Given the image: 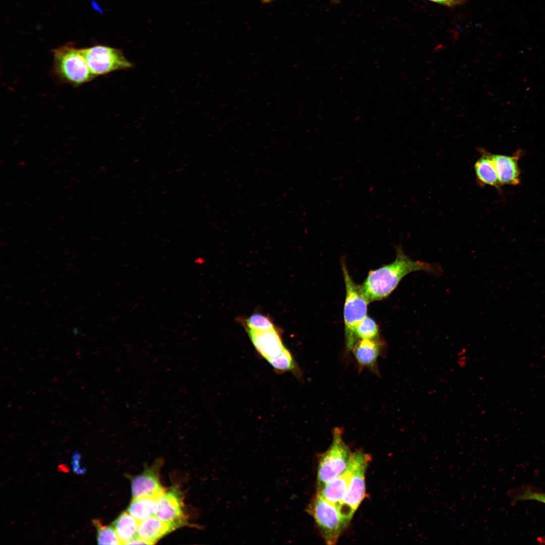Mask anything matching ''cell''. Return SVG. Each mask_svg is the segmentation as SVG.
I'll list each match as a JSON object with an SVG mask.
<instances>
[{
	"label": "cell",
	"mask_w": 545,
	"mask_h": 545,
	"mask_svg": "<svg viewBox=\"0 0 545 545\" xmlns=\"http://www.w3.org/2000/svg\"><path fill=\"white\" fill-rule=\"evenodd\" d=\"M396 256L390 264L369 271L360 286L364 297L370 302L388 297L407 275L423 270L433 275H440L441 267L435 264L414 261L404 252L401 245L396 247Z\"/></svg>",
	"instance_id": "6da1fadb"
},
{
	"label": "cell",
	"mask_w": 545,
	"mask_h": 545,
	"mask_svg": "<svg viewBox=\"0 0 545 545\" xmlns=\"http://www.w3.org/2000/svg\"><path fill=\"white\" fill-rule=\"evenodd\" d=\"M52 73L60 81L77 86L92 80L91 72L82 49L66 44L53 50Z\"/></svg>",
	"instance_id": "7a4b0ae2"
},
{
	"label": "cell",
	"mask_w": 545,
	"mask_h": 545,
	"mask_svg": "<svg viewBox=\"0 0 545 545\" xmlns=\"http://www.w3.org/2000/svg\"><path fill=\"white\" fill-rule=\"evenodd\" d=\"M342 267L346 288L344 306L345 345L348 351H352L359 339L356 328L359 323L367 316L369 302L361 291L360 286L353 281L345 262Z\"/></svg>",
	"instance_id": "3957f363"
},
{
	"label": "cell",
	"mask_w": 545,
	"mask_h": 545,
	"mask_svg": "<svg viewBox=\"0 0 545 545\" xmlns=\"http://www.w3.org/2000/svg\"><path fill=\"white\" fill-rule=\"evenodd\" d=\"M352 453L343 440L342 431L336 428L331 445L320 457L318 467L316 489L320 492L346 468Z\"/></svg>",
	"instance_id": "277c9868"
},
{
	"label": "cell",
	"mask_w": 545,
	"mask_h": 545,
	"mask_svg": "<svg viewBox=\"0 0 545 545\" xmlns=\"http://www.w3.org/2000/svg\"><path fill=\"white\" fill-rule=\"evenodd\" d=\"M314 518L326 543L333 545L338 541L343 530L348 525L343 519L337 506L316 493L307 508Z\"/></svg>",
	"instance_id": "5b68a950"
},
{
	"label": "cell",
	"mask_w": 545,
	"mask_h": 545,
	"mask_svg": "<svg viewBox=\"0 0 545 545\" xmlns=\"http://www.w3.org/2000/svg\"><path fill=\"white\" fill-rule=\"evenodd\" d=\"M88 66L95 76L133 68V64L120 49L102 45L82 48Z\"/></svg>",
	"instance_id": "8992f818"
},
{
	"label": "cell",
	"mask_w": 545,
	"mask_h": 545,
	"mask_svg": "<svg viewBox=\"0 0 545 545\" xmlns=\"http://www.w3.org/2000/svg\"><path fill=\"white\" fill-rule=\"evenodd\" d=\"M371 457L368 454L361 451L352 453L345 470L320 492L317 493L337 507L345 495L354 474L360 466L369 463Z\"/></svg>",
	"instance_id": "52a82bcc"
},
{
	"label": "cell",
	"mask_w": 545,
	"mask_h": 545,
	"mask_svg": "<svg viewBox=\"0 0 545 545\" xmlns=\"http://www.w3.org/2000/svg\"><path fill=\"white\" fill-rule=\"evenodd\" d=\"M156 516L167 523L173 530L186 524L183 497L178 487L165 489L158 497Z\"/></svg>",
	"instance_id": "ba28073f"
},
{
	"label": "cell",
	"mask_w": 545,
	"mask_h": 545,
	"mask_svg": "<svg viewBox=\"0 0 545 545\" xmlns=\"http://www.w3.org/2000/svg\"><path fill=\"white\" fill-rule=\"evenodd\" d=\"M368 463L362 465L354 474L345 495L337 506L342 517L348 524L364 498L365 474Z\"/></svg>",
	"instance_id": "9c48e42d"
},
{
	"label": "cell",
	"mask_w": 545,
	"mask_h": 545,
	"mask_svg": "<svg viewBox=\"0 0 545 545\" xmlns=\"http://www.w3.org/2000/svg\"><path fill=\"white\" fill-rule=\"evenodd\" d=\"M246 330L256 351L267 361L279 355L286 348L276 328L266 331Z\"/></svg>",
	"instance_id": "30bf717a"
},
{
	"label": "cell",
	"mask_w": 545,
	"mask_h": 545,
	"mask_svg": "<svg viewBox=\"0 0 545 545\" xmlns=\"http://www.w3.org/2000/svg\"><path fill=\"white\" fill-rule=\"evenodd\" d=\"M160 463L157 462L133 478L131 483L133 498L144 497L158 498L164 492L159 476Z\"/></svg>",
	"instance_id": "8fae6325"
},
{
	"label": "cell",
	"mask_w": 545,
	"mask_h": 545,
	"mask_svg": "<svg viewBox=\"0 0 545 545\" xmlns=\"http://www.w3.org/2000/svg\"><path fill=\"white\" fill-rule=\"evenodd\" d=\"M382 347L383 343L379 339H359L352 351L360 367L376 372Z\"/></svg>",
	"instance_id": "7c38bea8"
},
{
	"label": "cell",
	"mask_w": 545,
	"mask_h": 545,
	"mask_svg": "<svg viewBox=\"0 0 545 545\" xmlns=\"http://www.w3.org/2000/svg\"><path fill=\"white\" fill-rule=\"evenodd\" d=\"M499 181L502 185H516L519 182L518 155L491 154Z\"/></svg>",
	"instance_id": "4fadbf2b"
},
{
	"label": "cell",
	"mask_w": 545,
	"mask_h": 545,
	"mask_svg": "<svg viewBox=\"0 0 545 545\" xmlns=\"http://www.w3.org/2000/svg\"><path fill=\"white\" fill-rule=\"evenodd\" d=\"M172 530L167 523L156 515L152 516L139 521L137 536L148 544H152Z\"/></svg>",
	"instance_id": "5bb4252c"
},
{
	"label": "cell",
	"mask_w": 545,
	"mask_h": 545,
	"mask_svg": "<svg viewBox=\"0 0 545 545\" xmlns=\"http://www.w3.org/2000/svg\"><path fill=\"white\" fill-rule=\"evenodd\" d=\"M474 168L477 182L480 185H488L499 187L502 185L499 181L491 154L484 152L475 162Z\"/></svg>",
	"instance_id": "9a60e30c"
},
{
	"label": "cell",
	"mask_w": 545,
	"mask_h": 545,
	"mask_svg": "<svg viewBox=\"0 0 545 545\" xmlns=\"http://www.w3.org/2000/svg\"><path fill=\"white\" fill-rule=\"evenodd\" d=\"M139 521L128 512L122 513L113 523V526L121 544L127 543L137 537Z\"/></svg>",
	"instance_id": "2e32d148"
},
{
	"label": "cell",
	"mask_w": 545,
	"mask_h": 545,
	"mask_svg": "<svg viewBox=\"0 0 545 545\" xmlns=\"http://www.w3.org/2000/svg\"><path fill=\"white\" fill-rule=\"evenodd\" d=\"M158 498L154 497L133 498L128 507V512L139 521L156 515L158 509Z\"/></svg>",
	"instance_id": "e0dca14e"
},
{
	"label": "cell",
	"mask_w": 545,
	"mask_h": 545,
	"mask_svg": "<svg viewBox=\"0 0 545 545\" xmlns=\"http://www.w3.org/2000/svg\"><path fill=\"white\" fill-rule=\"evenodd\" d=\"M275 371L283 373L290 371L296 377L301 376V372L290 351L286 348L279 355L267 361Z\"/></svg>",
	"instance_id": "ac0fdd59"
},
{
	"label": "cell",
	"mask_w": 545,
	"mask_h": 545,
	"mask_svg": "<svg viewBox=\"0 0 545 545\" xmlns=\"http://www.w3.org/2000/svg\"><path fill=\"white\" fill-rule=\"evenodd\" d=\"M97 529V541L98 544H121L113 526L103 525L97 519L92 520Z\"/></svg>",
	"instance_id": "d6986e66"
},
{
	"label": "cell",
	"mask_w": 545,
	"mask_h": 545,
	"mask_svg": "<svg viewBox=\"0 0 545 545\" xmlns=\"http://www.w3.org/2000/svg\"><path fill=\"white\" fill-rule=\"evenodd\" d=\"M357 336L359 339H379V329L375 321L366 316L358 324Z\"/></svg>",
	"instance_id": "ffe728a7"
},
{
	"label": "cell",
	"mask_w": 545,
	"mask_h": 545,
	"mask_svg": "<svg viewBox=\"0 0 545 545\" xmlns=\"http://www.w3.org/2000/svg\"><path fill=\"white\" fill-rule=\"evenodd\" d=\"M246 328L256 331H266L275 328L267 316L259 313L250 316L246 320Z\"/></svg>",
	"instance_id": "44dd1931"
},
{
	"label": "cell",
	"mask_w": 545,
	"mask_h": 545,
	"mask_svg": "<svg viewBox=\"0 0 545 545\" xmlns=\"http://www.w3.org/2000/svg\"><path fill=\"white\" fill-rule=\"evenodd\" d=\"M518 500H533L545 504V493L525 489L516 496Z\"/></svg>",
	"instance_id": "7402d4cb"
},
{
	"label": "cell",
	"mask_w": 545,
	"mask_h": 545,
	"mask_svg": "<svg viewBox=\"0 0 545 545\" xmlns=\"http://www.w3.org/2000/svg\"><path fill=\"white\" fill-rule=\"evenodd\" d=\"M468 361V356L465 351L460 352L457 355V364L461 368H465Z\"/></svg>",
	"instance_id": "603a6c76"
},
{
	"label": "cell",
	"mask_w": 545,
	"mask_h": 545,
	"mask_svg": "<svg viewBox=\"0 0 545 545\" xmlns=\"http://www.w3.org/2000/svg\"><path fill=\"white\" fill-rule=\"evenodd\" d=\"M447 6H454L460 4L464 0H429Z\"/></svg>",
	"instance_id": "cb8c5ba5"
},
{
	"label": "cell",
	"mask_w": 545,
	"mask_h": 545,
	"mask_svg": "<svg viewBox=\"0 0 545 545\" xmlns=\"http://www.w3.org/2000/svg\"><path fill=\"white\" fill-rule=\"evenodd\" d=\"M148 544L147 542L139 538L138 536L129 541L127 544Z\"/></svg>",
	"instance_id": "d4e9b609"
},
{
	"label": "cell",
	"mask_w": 545,
	"mask_h": 545,
	"mask_svg": "<svg viewBox=\"0 0 545 545\" xmlns=\"http://www.w3.org/2000/svg\"><path fill=\"white\" fill-rule=\"evenodd\" d=\"M275 0H261L263 4L271 3Z\"/></svg>",
	"instance_id": "484cf974"
},
{
	"label": "cell",
	"mask_w": 545,
	"mask_h": 545,
	"mask_svg": "<svg viewBox=\"0 0 545 545\" xmlns=\"http://www.w3.org/2000/svg\"><path fill=\"white\" fill-rule=\"evenodd\" d=\"M332 1H334L335 2H336L337 1V0H332Z\"/></svg>",
	"instance_id": "4316f807"
}]
</instances>
